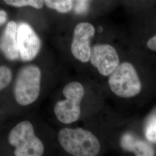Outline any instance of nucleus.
Here are the masks:
<instances>
[{
  "mask_svg": "<svg viewBox=\"0 0 156 156\" xmlns=\"http://www.w3.org/2000/svg\"><path fill=\"white\" fill-rule=\"evenodd\" d=\"M8 20V13L4 10H0V26L4 24Z\"/></svg>",
  "mask_w": 156,
  "mask_h": 156,
  "instance_id": "obj_17",
  "label": "nucleus"
},
{
  "mask_svg": "<svg viewBox=\"0 0 156 156\" xmlns=\"http://www.w3.org/2000/svg\"><path fill=\"white\" fill-rule=\"evenodd\" d=\"M120 144L124 150L134 153L135 156H151L155 154V151L151 145L129 133L123 135Z\"/></svg>",
  "mask_w": 156,
  "mask_h": 156,
  "instance_id": "obj_10",
  "label": "nucleus"
},
{
  "mask_svg": "<svg viewBox=\"0 0 156 156\" xmlns=\"http://www.w3.org/2000/svg\"><path fill=\"white\" fill-rule=\"evenodd\" d=\"M58 140L64 150L73 156H97L100 151L96 136L83 128H62L58 132Z\"/></svg>",
  "mask_w": 156,
  "mask_h": 156,
  "instance_id": "obj_1",
  "label": "nucleus"
},
{
  "mask_svg": "<svg viewBox=\"0 0 156 156\" xmlns=\"http://www.w3.org/2000/svg\"><path fill=\"white\" fill-rule=\"evenodd\" d=\"M8 5L15 8L30 6L37 9H41L44 5V0H3Z\"/></svg>",
  "mask_w": 156,
  "mask_h": 156,
  "instance_id": "obj_12",
  "label": "nucleus"
},
{
  "mask_svg": "<svg viewBox=\"0 0 156 156\" xmlns=\"http://www.w3.org/2000/svg\"><path fill=\"white\" fill-rule=\"evenodd\" d=\"M41 71L35 65L22 67L17 73L15 86L14 96L17 102L22 106H27L37 100L41 89Z\"/></svg>",
  "mask_w": 156,
  "mask_h": 156,
  "instance_id": "obj_3",
  "label": "nucleus"
},
{
  "mask_svg": "<svg viewBox=\"0 0 156 156\" xmlns=\"http://www.w3.org/2000/svg\"><path fill=\"white\" fill-rule=\"evenodd\" d=\"M41 42L37 34L27 23H21L17 29V49L24 62L34 60L41 49Z\"/></svg>",
  "mask_w": 156,
  "mask_h": 156,
  "instance_id": "obj_7",
  "label": "nucleus"
},
{
  "mask_svg": "<svg viewBox=\"0 0 156 156\" xmlns=\"http://www.w3.org/2000/svg\"><path fill=\"white\" fill-rule=\"evenodd\" d=\"M90 0H76L75 6V11L78 14H83L89 9V2Z\"/></svg>",
  "mask_w": 156,
  "mask_h": 156,
  "instance_id": "obj_15",
  "label": "nucleus"
},
{
  "mask_svg": "<svg viewBox=\"0 0 156 156\" xmlns=\"http://www.w3.org/2000/svg\"><path fill=\"white\" fill-rule=\"evenodd\" d=\"M112 92L122 98H131L138 94L142 85L134 66L125 62L119 64L108 80Z\"/></svg>",
  "mask_w": 156,
  "mask_h": 156,
  "instance_id": "obj_5",
  "label": "nucleus"
},
{
  "mask_svg": "<svg viewBox=\"0 0 156 156\" xmlns=\"http://www.w3.org/2000/svg\"><path fill=\"white\" fill-rule=\"evenodd\" d=\"M62 93L66 100L56 103L54 112L59 122L69 124L76 122L80 117V103L84 95V89L79 82H72L65 86Z\"/></svg>",
  "mask_w": 156,
  "mask_h": 156,
  "instance_id": "obj_4",
  "label": "nucleus"
},
{
  "mask_svg": "<svg viewBox=\"0 0 156 156\" xmlns=\"http://www.w3.org/2000/svg\"><path fill=\"white\" fill-rule=\"evenodd\" d=\"M8 141L15 147L16 156H41L44 153L42 142L34 133L33 124L27 120L18 123L13 128Z\"/></svg>",
  "mask_w": 156,
  "mask_h": 156,
  "instance_id": "obj_2",
  "label": "nucleus"
},
{
  "mask_svg": "<svg viewBox=\"0 0 156 156\" xmlns=\"http://www.w3.org/2000/svg\"><path fill=\"white\" fill-rule=\"evenodd\" d=\"M18 24L15 21H9L0 37V50L6 58L11 61L19 58L17 49Z\"/></svg>",
  "mask_w": 156,
  "mask_h": 156,
  "instance_id": "obj_9",
  "label": "nucleus"
},
{
  "mask_svg": "<svg viewBox=\"0 0 156 156\" xmlns=\"http://www.w3.org/2000/svg\"><path fill=\"white\" fill-rule=\"evenodd\" d=\"M146 45L149 49L156 51V34L147 41Z\"/></svg>",
  "mask_w": 156,
  "mask_h": 156,
  "instance_id": "obj_16",
  "label": "nucleus"
},
{
  "mask_svg": "<svg viewBox=\"0 0 156 156\" xmlns=\"http://www.w3.org/2000/svg\"><path fill=\"white\" fill-rule=\"evenodd\" d=\"M12 73L6 66H0V91L6 87L11 82Z\"/></svg>",
  "mask_w": 156,
  "mask_h": 156,
  "instance_id": "obj_14",
  "label": "nucleus"
},
{
  "mask_svg": "<svg viewBox=\"0 0 156 156\" xmlns=\"http://www.w3.org/2000/svg\"><path fill=\"white\" fill-rule=\"evenodd\" d=\"M95 33L94 27L90 23H79L75 26L71 50L73 56L79 61L82 62L89 61L91 50L90 41Z\"/></svg>",
  "mask_w": 156,
  "mask_h": 156,
  "instance_id": "obj_6",
  "label": "nucleus"
},
{
  "mask_svg": "<svg viewBox=\"0 0 156 156\" xmlns=\"http://www.w3.org/2000/svg\"><path fill=\"white\" fill-rule=\"evenodd\" d=\"M145 135L149 141L156 143V113L151 116L146 126Z\"/></svg>",
  "mask_w": 156,
  "mask_h": 156,
  "instance_id": "obj_13",
  "label": "nucleus"
},
{
  "mask_svg": "<svg viewBox=\"0 0 156 156\" xmlns=\"http://www.w3.org/2000/svg\"><path fill=\"white\" fill-rule=\"evenodd\" d=\"M44 1L48 8L64 14L72 11L74 0H44Z\"/></svg>",
  "mask_w": 156,
  "mask_h": 156,
  "instance_id": "obj_11",
  "label": "nucleus"
},
{
  "mask_svg": "<svg viewBox=\"0 0 156 156\" xmlns=\"http://www.w3.org/2000/svg\"><path fill=\"white\" fill-rule=\"evenodd\" d=\"M90 60L103 76H109L119 65V57L116 49L109 44L95 45L91 50Z\"/></svg>",
  "mask_w": 156,
  "mask_h": 156,
  "instance_id": "obj_8",
  "label": "nucleus"
}]
</instances>
